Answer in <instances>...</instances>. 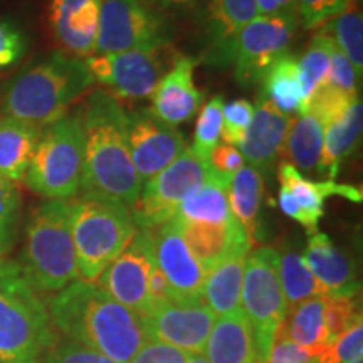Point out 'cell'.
<instances>
[{"label":"cell","instance_id":"d6986e66","mask_svg":"<svg viewBox=\"0 0 363 363\" xmlns=\"http://www.w3.org/2000/svg\"><path fill=\"white\" fill-rule=\"evenodd\" d=\"M291 118L281 113L266 98H259L254 106L252 121L249 125L239 152L244 162L259 174L262 179L274 175L276 163L284 153L286 136H288Z\"/></svg>","mask_w":363,"mask_h":363},{"label":"cell","instance_id":"e0dca14e","mask_svg":"<svg viewBox=\"0 0 363 363\" xmlns=\"http://www.w3.org/2000/svg\"><path fill=\"white\" fill-rule=\"evenodd\" d=\"M145 318L150 340L172 345L189 355H202L217 316L203 301H175Z\"/></svg>","mask_w":363,"mask_h":363},{"label":"cell","instance_id":"7dc6e473","mask_svg":"<svg viewBox=\"0 0 363 363\" xmlns=\"http://www.w3.org/2000/svg\"><path fill=\"white\" fill-rule=\"evenodd\" d=\"M189 353L182 352L172 345L150 340L131 358L130 363H187Z\"/></svg>","mask_w":363,"mask_h":363},{"label":"cell","instance_id":"8992f818","mask_svg":"<svg viewBox=\"0 0 363 363\" xmlns=\"http://www.w3.org/2000/svg\"><path fill=\"white\" fill-rule=\"evenodd\" d=\"M136 233L128 207L78 199L71 201V234L78 279L96 283L106 267L125 251Z\"/></svg>","mask_w":363,"mask_h":363},{"label":"cell","instance_id":"3957f363","mask_svg":"<svg viewBox=\"0 0 363 363\" xmlns=\"http://www.w3.org/2000/svg\"><path fill=\"white\" fill-rule=\"evenodd\" d=\"M93 84L83 59L48 54L22 67L9 81L0 98V113L44 128L66 116Z\"/></svg>","mask_w":363,"mask_h":363},{"label":"cell","instance_id":"d4e9b609","mask_svg":"<svg viewBox=\"0 0 363 363\" xmlns=\"http://www.w3.org/2000/svg\"><path fill=\"white\" fill-rule=\"evenodd\" d=\"M203 353L208 363H259L244 313L216 320Z\"/></svg>","mask_w":363,"mask_h":363},{"label":"cell","instance_id":"7c38bea8","mask_svg":"<svg viewBox=\"0 0 363 363\" xmlns=\"http://www.w3.org/2000/svg\"><path fill=\"white\" fill-rule=\"evenodd\" d=\"M170 44L138 48L116 54H96L86 59L94 81L123 99L150 98L165 74V52Z\"/></svg>","mask_w":363,"mask_h":363},{"label":"cell","instance_id":"4316f807","mask_svg":"<svg viewBox=\"0 0 363 363\" xmlns=\"http://www.w3.org/2000/svg\"><path fill=\"white\" fill-rule=\"evenodd\" d=\"M244 261L246 256H233L207 272L202 299L216 316L224 318L242 313L240 293H242Z\"/></svg>","mask_w":363,"mask_h":363},{"label":"cell","instance_id":"9c48e42d","mask_svg":"<svg viewBox=\"0 0 363 363\" xmlns=\"http://www.w3.org/2000/svg\"><path fill=\"white\" fill-rule=\"evenodd\" d=\"M214 175L211 163L185 148L167 169L150 179L142 187L138 202L131 208L136 229L153 230L177 214L180 202L190 192Z\"/></svg>","mask_w":363,"mask_h":363},{"label":"cell","instance_id":"ffe728a7","mask_svg":"<svg viewBox=\"0 0 363 363\" xmlns=\"http://www.w3.org/2000/svg\"><path fill=\"white\" fill-rule=\"evenodd\" d=\"M177 229L195 259L207 272L233 256H247L252 242L242 225L233 219L224 224H199L174 217Z\"/></svg>","mask_w":363,"mask_h":363},{"label":"cell","instance_id":"74e56055","mask_svg":"<svg viewBox=\"0 0 363 363\" xmlns=\"http://www.w3.org/2000/svg\"><path fill=\"white\" fill-rule=\"evenodd\" d=\"M222 108L224 98L214 96L203 104L195 123L192 150L199 157L208 160V155L219 145L222 131Z\"/></svg>","mask_w":363,"mask_h":363},{"label":"cell","instance_id":"7a4b0ae2","mask_svg":"<svg viewBox=\"0 0 363 363\" xmlns=\"http://www.w3.org/2000/svg\"><path fill=\"white\" fill-rule=\"evenodd\" d=\"M84 131L81 199L120 203L130 211L142 194L131 162L123 110L108 91H93L78 113Z\"/></svg>","mask_w":363,"mask_h":363},{"label":"cell","instance_id":"4fadbf2b","mask_svg":"<svg viewBox=\"0 0 363 363\" xmlns=\"http://www.w3.org/2000/svg\"><path fill=\"white\" fill-rule=\"evenodd\" d=\"M125 126L131 162L142 187L187 148L177 126L162 121L150 108L126 113Z\"/></svg>","mask_w":363,"mask_h":363},{"label":"cell","instance_id":"cb8c5ba5","mask_svg":"<svg viewBox=\"0 0 363 363\" xmlns=\"http://www.w3.org/2000/svg\"><path fill=\"white\" fill-rule=\"evenodd\" d=\"M363 106L360 98L337 120L323 126V153L318 175L335 180L340 167L355 152L362 138Z\"/></svg>","mask_w":363,"mask_h":363},{"label":"cell","instance_id":"8fae6325","mask_svg":"<svg viewBox=\"0 0 363 363\" xmlns=\"http://www.w3.org/2000/svg\"><path fill=\"white\" fill-rule=\"evenodd\" d=\"M170 44L165 21L142 0H101L96 54Z\"/></svg>","mask_w":363,"mask_h":363},{"label":"cell","instance_id":"44dd1931","mask_svg":"<svg viewBox=\"0 0 363 363\" xmlns=\"http://www.w3.org/2000/svg\"><path fill=\"white\" fill-rule=\"evenodd\" d=\"M101 0H51L49 24L54 38L76 57L96 54Z\"/></svg>","mask_w":363,"mask_h":363},{"label":"cell","instance_id":"e575fe53","mask_svg":"<svg viewBox=\"0 0 363 363\" xmlns=\"http://www.w3.org/2000/svg\"><path fill=\"white\" fill-rule=\"evenodd\" d=\"M331 43H333L331 38L318 30L316 35H313L311 43L308 44L306 52L303 54L301 59H298L299 79H301L303 93L306 99L328 76Z\"/></svg>","mask_w":363,"mask_h":363},{"label":"cell","instance_id":"c3c4849f","mask_svg":"<svg viewBox=\"0 0 363 363\" xmlns=\"http://www.w3.org/2000/svg\"><path fill=\"white\" fill-rule=\"evenodd\" d=\"M208 163H211L212 170L222 179L230 180V177L244 167V158L240 155L239 148L233 147V145L219 143L212 150L208 155Z\"/></svg>","mask_w":363,"mask_h":363},{"label":"cell","instance_id":"60d3db41","mask_svg":"<svg viewBox=\"0 0 363 363\" xmlns=\"http://www.w3.org/2000/svg\"><path fill=\"white\" fill-rule=\"evenodd\" d=\"M254 106L247 99H234L230 103H224L222 108V131L220 136L227 145L239 147L244 142L249 125L252 121Z\"/></svg>","mask_w":363,"mask_h":363},{"label":"cell","instance_id":"f5cc1de1","mask_svg":"<svg viewBox=\"0 0 363 363\" xmlns=\"http://www.w3.org/2000/svg\"><path fill=\"white\" fill-rule=\"evenodd\" d=\"M355 363H363V362H362V360H358V362H355Z\"/></svg>","mask_w":363,"mask_h":363},{"label":"cell","instance_id":"d590c367","mask_svg":"<svg viewBox=\"0 0 363 363\" xmlns=\"http://www.w3.org/2000/svg\"><path fill=\"white\" fill-rule=\"evenodd\" d=\"M22 199L16 184L0 177V257L16 246L21 230Z\"/></svg>","mask_w":363,"mask_h":363},{"label":"cell","instance_id":"b9f144b4","mask_svg":"<svg viewBox=\"0 0 363 363\" xmlns=\"http://www.w3.org/2000/svg\"><path fill=\"white\" fill-rule=\"evenodd\" d=\"M363 355V321L355 325L335 340L326 350L316 358L320 363H355Z\"/></svg>","mask_w":363,"mask_h":363},{"label":"cell","instance_id":"f1b7e54d","mask_svg":"<svg viewBox=\"0 0 363 363\" xmlns=\"http://www.w3.org/2000/svg\"><path fill=\"white\" fill-rule=\"evenodd\" d=\"M229 180L214 175L190 192L177 208L175 217L199 224H224L233 219L229 207Z\"/></svg>","mask_w":363,"mask_h":363},{"label":"cell","instance_id":"f35d334b","mask_svg":"<svg viewBox=\"0 0 363 363\" xmlns=\"http://www.w3.org/2000/svg\"><path fill=\"white\" fill-rule=\"evenodd\" d=\"M325 330L330 345L337 340L340 335L362 320V311L357 310L355 298H325Z\"/></svg>","mask_w":363,"mask_h":363},{"label":"cell","instance_id":"5bb4252c","mask_svg":"<svg viewBox=\"0 0 363 363\" xmlns=\"http://www.w3.org/2000/svg\"><path fill=\"white\" fill-rule=\"evenodd\" d=\"M155 266L152 234L150 230L136 229L125 251L106 267L96 284L120 305L148 316V279Z\"/></svg>","mask_w":363,"mask_h":363},{"label":"cell","instance_id":"2e32d148","mask_svg":"<svg viewBox=\"0 0 363 363\" xmlns=\"http://www.w3.org/2000/svg\"><path fill=\"white\" fill-rule=\"evenodd\" d=\"M157 267L169 283L177 301H203L202 291L207 271L195 259L184 238L170 220L150 230Z\"/></svg>","mask_w":363,"mask_h":363},{"label":"cell","instance_id":"603a6c76","mask_svg":"<svg viewBox=\"0 0 363 363\" xmlns=\"http://www.w3.org/2000/svg\"><path fill=\"white\" fill-rule=\"evenodd\" d=\"M303 259L323 289L325 298H355L360 291L353 261L325 233L310 234Z\"/></svg>","mask_w":363,"mask_h":363},{"label":"cell","instance_id":"bcb514c9","mask_svg":"<svg viewBox=\"0 0 363 363\" xmlns=\"http://www.w3.org/2000/svg\"><path fill=\"white\" fill-rule=\"evenodd\" d=\"M266 363H320L315 357L308 355L305 350L298 347L291 338L288 337V331L284 323L281 325L272 343L271 355Z\"/></svg>","mask_w":363,"mask_h":363},{"label":"cell","instance_id":"8d00e7d4","mask_svg":"<svg viewBox=\"0 0 363 363\" xmlns=\"http://www.w3.org/2000/svg\"><path fill=\"white\" fill-rule=\"evenodd\" d=\"M357 99L358 96L345 93V91L338 89L337 86H333L325 79L323 83L313 91L310 98L306 99L305 108H303L301 113H308V115L315 116L325 126L330 121L342 116Z\"/></svg>","mask_w":363,"mask_h":363},{"label":"cell","instance_id":"681fc988","mask_svg":"<svg viewBox=\"0 0 363 363\" xmlns=\"http://www.w3.org/2000/svg\"><path fill=\"white\" fill-rule=\"evenodd\" d=\"M257 16H274V13L296 11V0H256Z\"/></svg>","mask_w":363,"mask_h":363},{"label":"cell","instance_id":"1f68e13d","mask_svg":"<svg viewBox=\"0 0 363 363\" xmlns=\"http://www.w3.org/2000/svg\"><path fill=\"white\" fill-rule=\"evenodd\" d=\"M325 298L318 296L301 303L288 311L289 320H284L288 337L308 355L318 358L330 347L325 330Z\"/></svg>","mask_w":363,"mask_h":363},{"label":"cell","instance_id":"83f0119b","mask_svg":"<svg viewBox=\"0 0 363 363\" xmlns=\"http://www.w3.org/2000/svg\"><path fill=\"white\" fill-rule=\"evenodd\" d=\"M262 98L274 104L283 115L291 118L305 108V93L299 79L298 57L286 52L272 62L262 76Z\"/></svg>","mask_w":363,"mask_h":363},{"label":"cell","instance_id":"f546056e","mask_svg":"<svg viewBox=\"0 0 363 363\" xmlns=\"http://www.w3.org/2000/svg\"><path fill=\"white\" fill-rule=\"evenodd\" d=\"M284 152L298 172L318 174L323 153V125L308 113L291 116Z\"/></svg>","mask_w":363,"mask_h":363},{"label":"cell","instance_id":"ba28073f","mask_svg":"<svg viewBox=\"0 0 363 363\" xmlns=\"http://www.w3.org/2000/svg\"><path fill=\"white\" fill-rule=\"evenodd\" d=\"M240 306L252 330L257 360L266 363L274 337L288 316L279 281V251L257 247L244 261Z\"/></svg>","mask_w":363,"mask_h":363},{"label":"cell","instance_id":"f6af8a7d","mask_svg":"<svg viewBox=\"0 0 363 363\" xmlns=\"http://www.w3.org/2000/svg\"><path fill=\"white\" fill-rule=\"evenodd\" d=\"M357 79H358L357 72L350 65V61H348L347 56H345V54L337 48V44L331 43L330 69H328V76H326V81L333 86H337L338 89L345 91V93L358 96Z\"/></svg>","mask_w":363,"mask_h":363},{"label":"cell","instance_id":"7bdbcfd3","mask_svg":"<svg viewBox=\"0 0 363 363\" xmlns=\"http://www.w3.org/2000/svg\"><path fill=\"white\" fill-rule=\"evenodd\" d=\"M40 363H116L93 348L74 340H59L44 353Z\"/></svg>","mask_w":363,"mask_h":363},{"label":"cell","instance_id":"30bf717a","mask_svg":"<svg viewBox=\"0 0 363 363\" xmlns=\"http://www.w3.org/2000/svg\"><path fill=\"white\" fill-rule=\"evenodd\" d=\"M298 27L296 11L257 16L235 40L234 78L240 86L261 83L272 62L288 52Z\"/></svg>","mask_w":363,"mask_h":363},{"label":"cell","instance_id":"ee69618b","mask_svg":"<svg viewBox=\"0 0 363 363\" xmlns=\"http://www.w3.org/2000/svg\"><path fill=\"white\" fill-rule=\"evenodd\" d=\"M27 51V38L16 21L0 17V71L16 66Z\"/></svg>","mask_w":363,"mask_h":363},{"label":"cell","instance_id":"836d02e7","mask_svg":"<svg viewBox=\"0 0 363 363\" xmlns=\"http://www.w3.org/2000/svg\"><path fill=\"white\" fill-rule=\"evenodd\" d=\"M321 33L333 39L337 48L347 56L353 69L357 72V78L362 79L363 72V19L362 11L355 7V4L338 16L337 19L330 21L328 24L321 26Z\"/></svg>","mask_w":363,"mask_h":363},{"label":"cell","instance_id":"52a82bcc","mask_svg":"<svg viewBox=\"0 0 363 363\" xmlns=\"http://www.w3.org/2000/svg\"><path fill=\"white\" fill-rule=\"evenodd\" d=\"M84 162V131L79 115L44 126L24 184L48 201H71L79 194Z\"/></svg>","mask_w":363,"mask_h":363},{"label":"cell","instance_id":"f907efd6","mask_svg":"<svg viewBox=\"0 0 363 363\" xmlns=\"http://www.w3.org/2000/svg\"><path fill=\"white\" fill-rule=\"evenodd\" d=\"M195 0H160L162 6L165 7H185L192 6Z\"/></svg>","mask_w":363,"mask_h":363},{"label":"cell","instance_id":"7402d4cb","mask_svg":"<svg viewBox=\"0 0 363 363\" xmlns=\"http://www.w3.org/2000/svg\"><path fill=\"white\" fill-rule=\"evenodd\" d=\"M195 61L189 56H175L172 67L163 74L152 93V110L172 126L185 123L202 104V93L194 83Z\"/></svg>","mask_w":363,"mask_h":363},{"label":"cell","instance_id":"4dcf8cb0","mask_svg":"<svg viewBox=\"0 0 363 363\" xmlns=\"http://www.w3.org/2000/svg\"><path fill=\"white\" fill-rule=\"evenodd\" d=\"M227 195H229L230 214L242 225L251 242H254L262 195H264V179L252 167L244 165L238 174L230 177Z\"/></svg>","mask_w":363,"mask_h":363},{"label":"cell","instance_id":"5b68a950","mask_svg":"<svg viewBox=\"0 0 363 363\" xmlns=\"http://www.w3.org/2000/svg\"><path fill=\"white\" fill-rule=\"evenodd\" d=\"M19 264L39 293H57L78 279L71 201H45L30 212Z\"/></svg>","mask_w":363,"mask_h":363},{"label":"cell","instance_id":"ac0fdd59","mask_svg":"<svg viewBox=\"0 0 363 363\" xmlns=\"http://www.w3.org/2000/svg\"><path fill=\"white\" fill-rule=\"evenodd\" d=\"M254 17H257L256 0H208L203 21V62L219 69L233 65L235 40Z\"/></svg>","mask_w":363,"mask_h":363},{"label":"cell","instance_id":"816d5d0a","mask_svg":"<svg viewBox=\"0 0 363 363\" xmlns=\"http://www.w3.org/2000/svg\"><path fill=\"white\" fill-rule=\"evenodd\" d=\"M187 363H208V362L206 360V357L201 355V353H194V355H189Z\"/></svg>","mask_w":363,"mask_h":363},{"label":"cell","instance_id":"484cf974","mask_svg":"<svg viewBox=\"0 0 363 363\" xmlns=\"http://www.w3.org/2000/svg\"><path fill=\"white\" fill-rule=\"evenodd\" d=\"M43 128L0 116V177L12 184L24 180Z\"/></svg>","mask_w":363,"mask_h":363},{"label":"cell","instance_id":"277c9868","mask_svg":"<svg viewBox=\"0 0 363 363\" xmlns=\"http://www.w3.org/2000/svg\"><path fill=\"white\" fill-rule=\"evenodd\" d=\"M57 342L43 293L19 262L0 257V363H40Z\"/></svg>","mask_w":363,"mask_h":363},{"label":"cell","instance_id":"d6a6232c","mask_svg":"<svg viewBox=\"0 0 363 363\" xmlns=\"http://www.w3.org/2000/svg\"><path fill=\"white\" fill-rule=\"evenodd\" d=\"M279 281L288 311L308 299L323 296L321 286L308 269L301 254L294 249L279 252Z\"/></svg>","mask_w":363,"mask_h":363},{"label":"cell","instance_id":"ab89813d","mask_svg":"<svg viewBox=\"0 0 363 363\" xmlns=\"http://www.w3.org/2000/svg\"><path fill=\"white\" fill-rule=\"evenodd\" d=\"M355 0H296L298 21L305 29H320L350 9Z\"/></svg>","mask_w":363,"mask_h":363},{"label":"cell","instance_id":"6da1fadb","mask_svg":"<svg viewBox=\"0 0 363 363\" xmlns=\"http://www.w3.org/2000/svg\"><path fill=\"white\" fill-rule=\"evenodd\" d=\"M54 328L116 363H130L150 342L147 318L113 299L96 283L76 279L49 299Z\"/></svg>","mask_w":363,"mask_h":363},{"label":"cell","instance_id":"9a60e30c","mask_svg":"<svg viewBox=\"0 0 363 363\" xmlns=\"http://www.w3.org/2000/svg\"><path fill=\"white\" fill-rule=\"evenodd\" d=\"M278 180L281 184L278 203L284 216L291 217L301 224L308 233L318 230L321 217L325 214V199L331 195L360 203L363 192L360 187L337 184L335 180L315 182L303 177L289 162L281 163L278 169Z\"/></svg>","mask_w":363,"mask_h":363}]
</instances>
